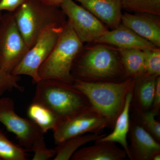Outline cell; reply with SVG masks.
Masks as SVG:
<instances>
[{"label": "cell", "mask_w": 160, "mask_h": 160, "mask_svg": "<svg viewBox=\"0 0 160 160\" xmlns=\"http://www.w3.org/2000/svg\"><path fill=\"white\" fill-rule=\"evenodd\" d=\"M71 75L74 81L89 82H122L126 75L122 62L114 52L102 45L93 47L81 57L77 56L72 64Z\"/></svg>", "instance_id": "cell-1"}, {"label": "cell", "mask_w": 160, "mask_h": 160, "mask_svg": "<svg viewBox=\"0 0 160 160\" xmlns=\"http://www.w3.org/2000/svg\"><path fill=\"white\" fill-rule=\"evenodd\" d=\"M60 6L68 17V22L83 43L95 42L108 31L94 15L72 0H66Z\"/></svg>", "instance_id": "cell-9"}, {"label": "cell", "mask_w": 160, "mask_h": 160, "mask_svg": "<svg viewBox=\"0 0 160 160\" xmlns=\"http://www.w3.org/2000/svg\"><path fill=\"white\" fill-rule=\"evenodd\" d=\"M20 80L19 76L7 72L0 67V98L6 92L12 91L13 89L24 91V87L19 84Z\"/></svg>", "instance_id": "cell-25"}, {"label": "cell", "mask_w": 160, "mask_h": 160, "mask_svg": "<svg viewBox=\"0 0 160 160\" xmlns=\"http://www.w3.org/2000/svg\"><path fill=\"white\" fill-rule=\"evenodd\" d=\"M132 92H129L127 94L124 108L116 121L113 131L110 134L108 135H106L100 139L102 141L119 143L123 149H125L127 157L129 158H130V153L127 138L130 127V109L132 100Z\"/></svg>", "instance_id": "cell-17"}, {"label": "cell", "mask_w": 160, "mask_h": 160, "mask_svg": "<svg viewBox=\"0 0 160 160\" xmlns=\"http://www.w3.org/2000/svg\"><path fill=\"white\" fill-rule=\"evenodd\" d=\"M128 134L130 160H160V143L135 120L130 122Z\"/></svg>", "instance_id": "cell-11"}, {"label": "cell", "mask_w": 160, "mask_h": 160, "mask_svg": "<svg viewBox=\"0 0 160 160\" xmlns=\"http://www.w3.org/2000/svg\"><path fill=\"white\" fill-rule=\"evenodd\" d=\"M138 120H134L143 127L157 141H160V123L156 120L157 113L150 110L142 112H136Z\"/></svg>", "instance_id": "cell-23"}, {"label": "cell", "mask_w": 160, "mask_h": 160, "mask_svg": "<svg viewBox=\"0 0 160 160\" xmlns=\"http://www.w3.org/2000/svg\"><path fill=\"white\" fill-rule=\"evenodd\" d=\"M42 3L48 6L58 7L66 0H39Z\"/></svg>", "instance_id": "cell-29"}, {"label": "cell", "mask_w": 160, "mask_h": 160, "mask_svg": "<svg viewBox=\"0 0 160 160\" xmlns=\"http://www.w3.org/2000/svg\"><path fill=\"white\" fill-rule=\"evenodd\" d=\"M95 42L113 45L119 49L144 50L156 48V46L149 41L141 37L123 24H120L112 31L108 30Z\"/></svg>", "instance_id": "cell-12"}, {"label": "cell", "mask_w": 160, "mask_h": 160, "mask_svg": "<svg viewBox=\"0 0 160 160\" xmlns=\"http://www.w3.org/2000/svg\"><path fill=\"white\" fill-rule=\"evenodd\" d=\"M73 84L86 95L92 106L106 118L109 128L113 129L124 108L127 94L133 92L135 79L129 77L119 82H89L75 80Z\"/></svg>", "instance_id": "cell-2"}, {"label": "cell", "mask_w": 160, "mask_h": 160, "mask_svg": "<svg viewBox=\"0 0 160 160\" xmlns=\"http://www.w3.org/2000/svg\"><path fill=\"white\" fill-rule=\"evenodd\" d=\"M151 110L158 114L160 109V77L157 78L155 89Z\"/></svg>", "instance_id": "cell-28"}, {"label": "cell", "mask_w": 160, "mask_h": 160, "mask_svg": "<svg viewBox=\"0 0 160 160\" xmlns=\"http://www.w3.org/2000/svg\"><path fill=\"white\" fill-rule=\"evenodd\" d=\"M109 128L106 118L92 105L66 120L61 121L53 130L56 145L69 138L86 133H100Z\"/></svg>", "instance_id": "cell-7"}, {"label": "cell", "mask_w": 160, "mask_h": 160, "mask_svg": "<svg viewBox=\"0 0 160 160\" xmlns=\"http://www.w3.org/2000/svg\"><path fill=\"white\" fill-rule=\"evenodd\" d=\"M27 114L44 134L49 130L55 129L60 120L48 107L41 103L32 102L29 105Z\"/></svg>", "instance_id": "cell-19"}, {"label": "cell", "mask_w": 160, "mask_h": 160, "mask_svg": "<svg viewBox=\"0 0 160 160\" xmlns=\"http://www.w3.org/2000/svg\"><path fill=\"white\" fill-rule=\"evenodd\" d=\"M30 149L34 152L32 160H48L53 158L56 155L55 149L46 147L44 134L40 135L34 140Z\"/></svg>", "instance_id": "cell-26"}, {"label": "cell", "mask_w": 160, "mask_h": 160, "mask_svg": "<svg viewBox=\"0 0 160 160\" xmlns=\"http://www.w3.org/2000/svg\"><path fill=\"white\" fill-rule=\"evenodd\" d=\"M39 0H26L13 12L15 20L23 38L29 48L47 29L65 25L62 11Z\"/></svg>", "instance_id": "cell-4"}, {"label": "cell", "mask_w": 160, "mask_h": 160, "mask_svg": "<svg viewBox=\"0 0 160 160\" xmlns=\"http://www.w3.org/2000/svg\"><path fill=\"white\" fill-rule=\"evenodd\" d=\"M94 145L78 149L72 160H123L127 156L125 149L115 143L100 139Z\"/></svg>", "instance_id": "cell-14"}, {"label": "cell", "mask_w": 160, "mask_h": 160, "mask_svg": "<svg viewBox=\"0 0 160 160\" xmlns=\"http://www.w3.org/2000/svg\"><path fill=\"white\" fill-rule=\"evenodd\" d=\"M121 22L123 25L141 37L148 40L156 47H160L159 23L153 19L142 15L125 13L122 16Z\"/></svg>", "instance_id": "cell-15"}, {"label": "cell", "mask_w": 160, "mask_h": 160, "mask_svg": "<svg viewBox=\"0 0 160 160\" xmlns=\"http://www.w3.org/2000/svg\"><path fill=\"white\" fill-rule=\"evenodd\" d=\"M158 77L145 73L134 78L135 85L131 105L133 106L135 112L151 109Z\"/></svg>", "instance_id": "cell-16"}, {"label": "cell", "mask_w": 160, "mask_h": 160, "mask_svg": "<svg viewBox=\"0 0 160 160\" xmlns=\"http://www.w3.org/2000/svg\"><path fill=\"white\" fill-rule=\"evenodd\" d=\"M26 1V0H0V12L3 11L14 12Z\"/></svg>", "instance_id": "cell-27"}, {"label": "cell", "mask_w": 160, "mask_h": 160, "mask_svg": "<svg viewBox=\"0 0 160 160\" xmlns=\"http://www.w3.org/2000/svg\"><path fill=\"white\" fill-rule=\"evenodd\" d=\"M63 26L50 28L44 31L33 46L29 48L12 73L19 76L26 75L30 77L34 84L41 81L39 69L51 53Z\"/></svg>", "instance_id": "cell-8"}, {"label": "cell", "mask_w": 160, "mask_h": 160, "mask_svg": "<svg viewBox=\"0 0 160 160\" xmlns=\"http://www.w3.org/2000/svg\"><path fill=\"white\" fill-rule=\"evenodd\" d=\"M82 7L100 21L112 28H115L122 20L121 0H77Z\"/></svg>", "instance_id": "cell-13"}, {"label": "cell", "mask_w": 160, "mask_h": 160, "mask_svg": "<svg viewBox=\"0 0 160 160\" xmlns=\"http://www.w3.org/2000/svg\"><path fill=\"white\" fill-rule=\"evenodd\" d=\"M145 67L146 74L159 76L160 75V50L159 49H144Z\"/></svg>", "instance_id": "cell-24"}, {"label": "cell", "mask_w": 160, "mask_h": 160, "mask_svg": "<svg viewBox=\"0 0 160 160\" xmlns=\"http://www.w3.org/2000/svg\"><path fill=\"white\" fill-rule=\"evenodd\" d=\"M122 6L129 11L146 14H160V0H121Z\"/></svg>", "instance_id": "cell-21"}, {"label": "cell", "mask_w": 160, "mask_h": 160, "mask_svg": "<svg viewBox=\"0 0 160 160\" xmlns=\"http://www.w3.org/2000/svg\"><path fill=\"white\" fill-rule=\"evenodd\" d=\"M29 49L18 28L13 12L0 18V67L12 73Z\"/></svg>", "instance_id": "cell-6"}, {"label": "cell", "mask_w": 160, "mask_h": 160, "mask_svg": "<svg viewBox=\"0 0 160 160\" xmlns=\"http://www.w3.org/2000/svg\"><path fill=\"white\" fill-rule=\"evenodd\" d=\"M2 12H0V18H1V17H2Z\"/></svg>", "instance_id": "cell-30"}, {"label": "cell", "mask_w": 160, "mask_h": 160, "mask_svg": "<svg viewBox=\"0 0 160 160\" xmlns=\"http://www.w3.org/2000/svg\"><path fill=\"white\" fill-rule=\"evenodd\" d=\"M82 45L69 22H66L51 53L39 69L40 79L73 83L72 67Z\"/></svg>", "instance_id": "cell-5"}, {"label": "cell", "mask_w": 160, "mask_h": 160, "mask_svg": "<svg viewBox=\"0 0 160 160\" xmlns=\"http://www.w3.org/2000/svg\"><path fill=\"white\" fill-rule=\"evenodd\" d=\"M106 134L91 133L77 136L67 139L58 144L56 147V155L53 160H69L81 146L86 143L95 142Z\"/></svg>", "instance_id": "cell-18"}, {"label": "cell", "mask_w": 160, "mask_h": 160, "mask_svg": "<svg viewBox=\"0 0 160 160\" xmlns=\"http://www.w3.org/2000/svg\"><path fill=\"white\" fill-rule=\"evenodd\" d=\"M26 151L0 131V160H27Z\"/></svg>", "instance_id": "cell-22"}, {"label": "cell", "mask_w": 160, "mask_h": 160, "mask_svg": "<svg viewBox=\"0 0 160 160\" xmlns=\"http://www.w3.org/2000/svg\"><path fill=\"white\" fill-rule=\"evenodd\" d=\"M0 122L16 136L21 146L27 149H31L39 136L44 134L30 119L21 117L16 112L14 102L10 98H0Z\"/></svg>", "instance_id": "cell-10"}, {"label": "cell", "mask_w": 160, "mask_h": 160, "mask_svg": "<svg viewBox=\"0 0 160 160\" xmlns=\"http://www.w3.org/2000/svg\"><path fill=\"white\" fill-rule=\"evenodd\" d=\"M121 60L126 75L136 78L146 73L145 53L138 49H119Z\"/></svg>", "instance_id": "cell-20"}, {"label": "cell", "mask_w": 160, "mask_h": 160, "mask_svg": "<svg viewBox=\"0 0 160 160\" xmlns=\"http://www.w3.org/2000/svg\"><path fill=\"white\" fill-rule=\"evenodd\" d=\"M32 102L48 107L60 122L91 105L86 95L73 83L54 79L41 80L37 83Z\"/></svg>", "instance_id": "cell-3"}]
</instances>
